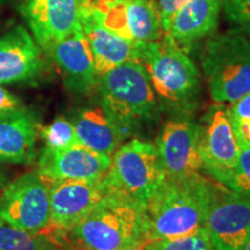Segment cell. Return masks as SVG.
<instances>
[{"label":"cell","mask_w":250,"mask_h":250,"mask_svg":"<svg viewBox=\"0 0 250 250\" xmlns=\"http://www.w3.org/2000/svg\"><path fill=\"white\" fill-rule=\"evenodd\" d=\"M40 125L27 108L0 114V162L29 165L36 159Z\"/></svg>","instance_id":"d6986e66"},{"label":"cell","mask_w":250,"mask_h":250,"mask_svg":"<svg viewBox=\"0 0 250 250\" xmlns=\"http://www.w3.org/2000/svg\"><path fill=\"white\" fill-rule=\"evenodd\" d=\"M165 180L156 146L133 138L112 153L110 167L101 184L104 192L116 193L147 206Z\"/></svg>","instance_id":"8992f818"},{"label":"cell","mask_w":250,"mask_h":250,"mask_svg":"<svg viewBox=\"0 0 250 250\" xmlns=\"http://www.w3.org/2000/svg\"><path fill=\"white\" fill-rule=\"evenodd\" d=\"M0 219L24 232L40 234L50 226V182L39 171L21 175L0 195Z\"/></svg>","instance_id":"52a82bcc"},{"label":"cell","mask_w":250,"mask_h":250,"mask_svg":"<svg viewBox=\"0 0 250 250\" xmlns=\"http://www.w3.org/2000/svg\"><path fill=\"white\" fill-rule=\"evenodd\" d=\"M237 143L250 145V92L227 105Z\"/></svg>","instance_id":"603a6c76"},{"label":"cell","mask_w":250,"mask_h":250,"mask_svg":"<svg viewBox=\"0 0 250 250\" xmlns=\"http://www.w3.org/2000/svg\"><path fill=\"white\" fill-rule=\"evenodd\" d=\"M41 250H58V249L56 248V247H55L54 245H51V243L48 242V243H46V245H45L44 247H43V248L41 249Z\"/></svg>","instance_id":"1f68e13d"},{"label":"cell","mask_w":250,"mask_h":250,"mask_svg":"<svg viewBox=\"0 0 250 250\" xmlns=\"http://www.w3.org/2000/svg\"><path fill=\"white\" fill-rule=\"evenodd\" d=\"M121 250H151V249H149L148 247V242H145V243H140V245H137V246L127 247V248H124Z\"/></svg>","instance_id":"f1b7e54d"},{"label":"cell","mask_w":250,"mask_h":250,"mask_svg":"<svg viewBox=\"0 0 250 250\" xmlns=\"http://www.w3.org/2000/svg\"><path fill=\"white\" fill-rule=\"evenodd\" d=\"M151 250H214L205 228L191 235L149 241Z\"/></svg>","instance_id":"cb8c5ba5"},{"label":"cell","mask_w":250,"mask_h":250,"mask_svg":"<svg viewBox=\"0 0 250 250\" xmlns=\"http://www.w3.org/2000/svg\"><path fill=\"white\" fill-rule=\"evenodd\" d=\"M221 13L234 30L250 35V0H221Z\"/></svg>","instance_id":"d4e9b609"},{"label":"cell","mask_w":250,"mask_h":250,"mask_svg":"<svg viewBox=\"0 0 250 250\" xmlns=\"http://www.w3.org/2000/svg\"><path fill=\"white\" fill-rule=\"evenodd\" d=\"M189 0H158L156 6H158L159 15H160V22L162 31L167 30L169 26L171 19L179 9Z\"/></svg>","instance_id":"4316f807"},{"label":"cell","mask_w":250,"mask_h":250,"mask_svg":"<svg viewBox=\"0 0 250 250\" xmlns=\"http://www.w3.org/2000/svg\"><path fill=\"white\" fill-rule=\"evenodd\" d=\"M201 124L188 116L169 120L156 138L160 161L170 180H186L202 170L199 155Z\"/></svg>","instance_id":"8fae6325"},{"label":"cell","mask_w":250,"mask_h":250,"mask_svg":"<svg viewBox=\"0 0 250 250\" xmlns=\"http://www.w3.org/2000/svg\"><path fill=\"white\" fill-rule=\"evenodd\" d=\"M43 67L41 46L23 26H15L0 37V85L35 78Z\"/></svg>","instance_id":"2e32d148"},{"label":"cell","mask_w":250,"mask_h":250,"mask_svg":"<svg viewBox=\"0 0 250 250\" xmlns=\"http://www.w3.org/2000/svg\"><path fill=\"white\" fill-rule=\"evenodd\" d=\"M212 183L199 174L186 180L166 177L146 206L148 242L191 235L205 228Z\"/></svg>","instance_id":"3957f363"},{"label":"cell","mask_w":250,"mask_h":250,"mask_svg":"<svg viewBox=\"0 0 250 250\" xmlns=\"http://www.w3.org/2000/svg\"><path fill=\"white\" fill-rule=\"evenodd\" d=\"M146 206L116 193L102 201L70 230L83 250H121L148 242Z\"/></svg>","instance_id":"277c9868"},{"label":"cell","mask_w":250,"mask_h":250,"mask_svg":"<svg viewBox=\"0 0 250 250\" xmlns=\"http://www.w3.org/2000/svg\"><path fill=\"white\" fill-rule=\"evenodd\" d=\"M99 105L124 139L154 123L159 103L149 74L140 61L127 62L98 78Z\"/></svg>","instance_id":"6da1fadb"},{"label":"cell","mask_w":250,"mask_h":250,"mask_svg":"<svg viewBox=\"0 0 250 250\" xmlns=\"http://www.w3.org/2000/svg\"><path fill=\"white\" fill-rule=\"evenodd\" d=\"M61 71L64 85L71 93L88 94L98 85V73L88 41L80 29L45 50Z\"/></svg>","instance_id":"9a60e30c"},{"label":"cell","mask_w":250,"mask_h":250,"mask_svg":"<svg viewBox=\"0 0 250 250\" xmlns=\"http://www.w3.org/2000/svg\"><path fill=\"white\" fill-rule=\"evenodd\" d=\"M39 133L45 143V148L62 149L78 145V139L72 121L59 116L46 126L40 127Z\"/></svg>","instance_id":"7402d4cb"},{"label":"cell","mask_w":250,"mask_h":250,"mask_svg":"<svg viewBox=\"0 0 250 250\" xmlns=\"http://www.w3.org/2000/svg\"><path fill=\"white\" fill-rule=\"evenodd\" d=\"M239 147L236 168L226 188L250 198V145L239 144Z\"/></svg>","instance_id":"484cf974"},{"label":"cell","mask_w":250,"mask_h":250,"mask_svg":"<svg viewBox=\"0 0 250 250\" xmlns=\"http://www.w3.org/2000/svg\"><path fill=\"white\" fill-rule=\"evenodd\" d=\"M81 27L92 51L96 73L102 76L105 72L127 62L140 61V45L112 33L81 7Z\"/></svg>","instance_id":"e0dca14e"},{"label":"cell","mask_w":250,"mask_h":250,"mask_svg":"<svg viewBox=\"0 0 250 250\" xmlns=\"http://www.w3.org/2000/svg\"><path fill=\"white\" fill-rule=\"evenodd\" d=\"M48 242L41 234L24 232L0 219V250H41Z\"/></svg>","instance_id":"44dd1931"},{"label":"cell","mask_w":250,"mask_h":250,"mask_svg":"<svg viewBox=\"0 0 250 250\" xmlns=\"http://www.w3.org/2000/svg\"><path fill=\"white\" fill-rule=\"evenodd\" d=\"M140 62L145 65L159 107L187 116L202 95L201 73L188 52L169 37L142 43Z\"/></svg>","instance_id":"7a4b0ae2"},{"label":"cell","mask_w":250,"mask_h":250,"mask_svg":"<svg viewBox=\"0 0 250 250\" xmlns=\"http://www.w3.org/2000/svg\"><path fill=\"white\" fill-rule=\"evenodd\" d=\"M242 250H250V233H249L248 237H247L245 245H243V247H242Z\"/></svg>","instance_id":"4dcf8cb0"},{"label":"cell","mask_w":250,"mask_h":250,"mask_svg":"<svg viewBox=\"0 0 250 250\" xmlns=\"http://www.w3.org/2000/svg\"><path fill=\"white\" fill-rule=\"evenodd\" d=\"M83 7L103 27L125 40L147 43L164 35L153 0H83Z\"/></svg>","instance_id":"ba28073f"},{"label":"cell","mask_w":250,"mask_h":250,"mask_svg":"<svg viewBox=\"0 0 250 250\" xmlns=\"http://www.w3.org/2000/svg\"><path fill=\"white\" fill-rule=\"evenodd\" d=\"M239 152V143L230 124L227 105L218 103L208 110L201 124L202 169L215 182L226 187L236 168Z\"/></svg>","instance_id":"30bf717a"},{"label":"cell","mask_w":250,"mask_h":250,"mask_svg":"<svg viewBox=\"0 0 250 250\" xmlns=\"http://www.w3.org/2000/svg\"><path fill=\"white\" fill-rule=\"evenodd\" d=\"M204 227L214 250H242L250 233V198L213 182Z\"/></svg>","instance_id":"9c48e42d"},{"label":"cell","mask_w":250,"mask_h":250,"mask_svg":"<svg viewBox=\"0 0 250 250\" xmlns=\"http://www.w3.org/2000/svg\"><path fill=\"white\" fill-rule=\"evenodd\" d=\"M221 14V0H189L171 19L165 31L188 52L196 43L213 35Z\"/></svg>","instance_id":"ac0fdd59"},{"label":"cell","mask_w":250,"mask_h":250,"mask_svg":"<svg viewBox=\"0 0 250 250\" xmlns=\"http://www.w3.org/2000/svg\"><path fill=\"white\" fill-rule=\"evenodd\" d=\"M6 184H7V180H6L5 174L0 170V189H2Z\"/></svg>","instance_id":"f546056e"},{"label":"cell","mask_w":250,"mask_h":250,"mask_svg":"<svg viewBox=\"0 0 250 250\" xmlns=\"http://www.w3.org/2000/svg\"><path fill=\"white\" fill-rule=\"evenodd\" d=\"M21 107L20 100L0 85V114Z\"/></svg>","instance_id":"83f0119b"},{"label":"cell","mask_w":250,"mask_h":250,"mask_svg":"<svg viewBox=\"0 0 250 250\" xmlns=\"http://www.w3.org/2000/svg\"><path fill=\"white\" fill-rule=\"evenodd\" d=\"M83 0H23L21 12L31 35L46 50L81 27Z\"/></svg>","instance_id":"7c38bea8"},{"label":"cell","mask_w":250,"mask_h":250,"mask_svg":"<svg viewBox=\"0 0 250 250\" xmlns=\"http://www.w3.org/2000/svg\"><path fill=\"white\" fill-rule=\"evenodd\" d=\"M72 123L78 143L92 151L111 155L124 140L121 131L100 105L81 109Z\"/></svg>","instance_id":"ffe728a7"},{"label":"cell","mask_w":250,"mask_h":250,"mask_svg":"<svg viewBox=\"0 0 250 250\" xmlns=\"http://www.w3.org/2000/svg\"><path fill=\"white\" fill-rule=\"evenodd\" d=\"M0 1H1V0H0Z\"/></svg>","instance_id":"d6a6232c"},{"label":"cell","mask_w":250,"mask_h":250,"mask_svg":"<svg viewBox=\"0 0 250 250\" xmlns=\"http://www.w3.org/2000/svg\"><path fill=\"white\" fill-rule=\"evenodd\" d=\"M104 196L101 180H62L50 182V226L70 232Z\"/></svg>","instance_id":"4fadbf2b"},{"label":"cell","mask_w":250,"mask_h":250,"mask_svg":"<svg viewBox=\"0 0 250 250\" xmlns=\"http://www.w3.org/2000/svg\"><path fill=\"white\" fill-rule=\"evenodd\" d=\"M201 67L211 99L229 104L250 92V41L237 30L208 37Z\"/></svg>","instance_id":"5b68a950"},{"label":"cell","mask_w":250,"mask_h":250,"mask_svg":"<svg viewBox=\"0 0 250 250\" xmlns=\"http://www.w3.org/2000/svg\"><path fill=\"white\" fill-rule=\"evenodd\" d=\"M111 164V155L78 144L68 148H44L39 159V173L49 182L62 180L99 181Z\"/></svg>","instance_id":"5bb4252c"}]
</instances>
